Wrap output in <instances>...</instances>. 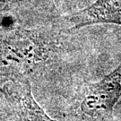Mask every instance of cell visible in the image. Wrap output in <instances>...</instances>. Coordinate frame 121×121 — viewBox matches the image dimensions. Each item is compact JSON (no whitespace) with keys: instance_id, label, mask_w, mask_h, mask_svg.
Returning a JSON list of instances; mask_svg holds the SVG:
<instances>
[{"instance_id":"5","label":"cell","mask_w":121,"mask_h":121,"mask_svg":"<svg viewBox=\"0 0 121 121\" xmlns=\"http://www.w3.org/2000/svg\"><path fill=\"white\" fill-rule=\"evenodd\" d=\"M54 10V0H0V14L38 11L51 13Z\"/></svg>"},{"instance_id":"2","label":"cell","mask_w":121,"mask_h":121,"mask_svg":"<svg viewBox=\"0 0 121 121\" xmlns=\"http://www.w3.org/2000/svg\"><path fill=\"white\" fill-rule=\"evenodd\" d=\"M120 98L121 63L99 81L88 84L81 108L91 117L109 115Z\"/></svg>"},{"instance_id":"1","label":"cell","mask_w":121,"mask_h":121,"mask_svg":"<svg viewBox=\"0 0 121 121\" xmlns=\"http://www.w3.org/2000/svg\"><path fill=\"white\" fill-rule=\"evenodd\" d=\"M55 43L45 29L13 28L0 37V73L12 79L24 75L43 61Z\"/></svg>"},{"instance_id":"3","label":"cell","mask_w":121,"mask_h":121,"mask_svg":"<svg viewBox=\"0 0 121 121\" xmlns=\"http://www.w3.org/2000/svg\"><path fill=\"white\" fill-rule=\"evenodd\" d=\"M70 29L112 23L121 26V0H96L86 8L65 17Z\"/></svg>"},{"instance_id":"4","label":"cell","mask_w":121,"mask_h":121,"mask_svg":"<svg viewBox=\"0 0 121 121\" xmlns=\"http://www.w3.org/2000/svg\"><path fill=\"white\" fill-rule=\"evenodd\" d=\"M20 109L23 121H56L48 116L35 101L31 93V85L28 80L19 81L16 84Z\"/></svg>"}]
</instances>
